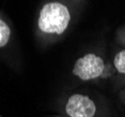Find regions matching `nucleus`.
<instances>
[{
    "instance_id": "1",
    "label": "nucleus",
    "mask_w": 125,
    "mask_h": 117,
    "mask_svg": "<svg viewBox=\"0 0 125 117\" xmlns=\"http://www.w3.org/2000/svg\"><path fill=\"white\" fill-rule=\"evenodd\" d=\"M70 19V12L65 5L58 2L48 3L40 11L38 28L46 34L61 35L67 28Z\"/></svg>"
},
{
    "instance_id": "2",
    "label": "nucleus",
    "mask_w": 125,
    "mask_h": 117,
    "mask_svg": "<svg viewBox=\"0 0 125 117\" xmlns=\"http://www.w3.org/2000/svg\"><path fill=\"white\" fill-rule=\"evenodd\" d=\"M104 69V63L103 59L94 53H87L76 61L73 74L80 80L90 81L100 77Z\"/></svg>"
},
{
    "instance_id": "3",
    "label": "nucleus",
    "mask_w": 125,
    "mask_h": 117,
    "mask_svg": "<svg viewBox=\"0 0 125 117\" xmlns=\"http://www.w3.org/2000/svg\"><path fill=\"white\" fill-rule=\"evenodd\" d=\"M65 111L70 117H94L96 107L89 96L75 94L68 98Z\"/></svg>"
},
{
    "instance_id": "4",
    "label": "nucleus",
    "mask_w": 125,
    "mask_h": 117,
    "mask_svg": "<svg viewBox=\"0 0 125 117\" xmlns=\"http://www.w3.org/2000/svg\"><path fill=\"white\" fill-rule=\"evenodd\" d=\"M10 37V29L2 19H0V48L4 47L9 42Z\"/></svg>"
},
{
    "instance_id": "5",
    "label": "nucleus",
    "mask_w": 125,
    "mask_h": 117,
    "mask_svg": "<svg viewBox=\"0 0 125 117\" xmlns=\"http://www.w3.org/2000/svg\"><path fill=\"white\" fill-rule=\"evenodd\" d=\"M114 65L116 69L121 73L125 74V50H122L115 55Z\"/></svg>"
}]
</instances>
